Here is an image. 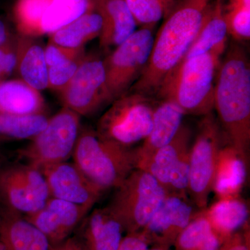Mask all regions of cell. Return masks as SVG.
<instances>
[{"mask_svg": "<svg viewBox=\"0 0 250 250\" xmlns=\"http://www.w3.org/2000/svg\"><path fill=\"white\" fill-rule=\"evenodd\" d=\"M211 1L181 0L164 18L154 36L147 65L128 92L156 98L196 37Z\"/></svg>", "mask_w": 250, "mask_h": 250, "instance_id": "cell-1", "label": "cell"}, {"mask_svg": "<svg viewBox=\"0 0 250 250\" xmlns=\"http://www.w3.org/2000/svg\"><path fill=\"white\" fill-rule=\"evenodd\" d=\"M214 110L228 143L248 160L250 144V64L246 51L236 42L229 46L218 66Z\"/></svg>", "mask_w": 250, "mask_h": 250, "instance_id": "cell-2", "label": "cell"}, {"mask_svg": "<svg viewBox=\"0 0 250 250\" xmlns=\"http://www.w3.org/2000/svg\"><path fill=\"white\" fill-rule=\"evenodd\" d=\"M223 54L212 51L182 62L156 98L172 100L185 115L202 117L214 111L215 79Z\"/></svg>", "mask_w": 250, "mask_h": 250, "instance_id": "cell-3", "label": "cell"}, {"mask_svg": "<svg viewBox=\"0 0 250 250\" xmlns=\"http://www.w3.org/2000/svg\"><path fill=\"white\" fill-rule=\"evenodd\" d=\"M72 157L82 173L104 192L117 188L135 169L134 149L103 139L86 126L81 128Z\"/></svg>", "mask_w": 250, "mask_h": 250, "instance_id": "cell-4", "label": "cell"}, {"mask_svg": "<svg viewBox=\"0 0 250 250\" xmlns=\"http://www.w3.org/2000/svg\"><path fill=\"white\" fill-rule=\"evenodd\" d=\"M158 101L144 94L127 92L111 103L99 119L95 131L103 139L131 148L150 132Z\"/></svg>", "mask_w": 250, "mask_h": 250, "instance_id": "cell-5", "label": "cell"}, {"mask_svg": "<svg viewBox=\"0 0 250 250\" xmlns=\"http://www.w3.org/2000/svg\"><path fill=\"white\" fill-rule=\"evenodd\" d=\"M167 195L151 174L134 169L117 188L108 206L127 233L142 232Z\"/></svg>", "mask_w": 250, "mask_h": 250, "instance_id": "cell-6", "label": "cell"}, {"mask_svg": "<svg viewBox=\"0 0 250 250\" xmlns=\"http://www.w3.org/2000/svg\"><path fill=\"white\" fill-rule=\"evenodd\" d=\"M225 139L214 113L202 116L190 149L188 195L199 210L208 207L217 163Z\"/></svg>", "mask_w": 250, "mask_h": 250, "instance_id": "cell-7", "label": "cell"}, {"mask_svg": "<svg viewBox=\"0 0 250 250\" xmlns=\"http://www.w3.org/2000/svg\"><path fill=\"white\" fill-rule=\"evenodd\" d=\"M81 117L62 107L26 147L20 155L28 165L42 171L49 166L67 161L72 157L81 128Z\"/></svg>", "mask_w": 250, "mask_h": 250, "instance_id": "cell-8", "label": "cell"}, {"mask_svg": "<svg viewBox=\"0 0 250 250\" xmlns=\"http://www.w3.org/2000/svg\"><path fill=\"white\" fill-rule=\"evenodd\" d=\"M154 27H141L104 58L110 103L127 93L146 68L154 42Z\"/></svg>", "mask_w": 250, "mask_h": 250, "instance_id": "cell-9", "label": "cell"}, {"mask_svg": "<svg viewBox=\"0 0 250 250\" xmlns=\"http://www.w3.org/2000/svg\"><path fill=\"white\" fill-rule=\"evenodd\" d=\"M191 129L182 125L173 139L150 156L135 162L140 169L152 176L167 194L188 197L189 159Z\"/></svg>", "mask_w": 250, "mask_h": 250, "instance_id": "cell-10", "label": "cell"}, {"mask_svg": "<svg viewBox=\"0 0 250 250\" xmlns=\"http://www.w3.org/2000/svg\"><path fill=\"white\" fill-rule=\"evenodd\" d=\"M59 96L62 107L81 117L91 116L111 104L103 57L95 52H86L76 73Z\"/></svg>", "mask_w": 250, "mask_h": 250, "instance_id": "cell-11", "label": "cell"}, {"mask_svg": "<svg viewBox=\"0 0 250 250\" xmlns=\"http://www.w3.org/2000/svg\"><path fill=\"white\" fill-rule=\"evenodd\" d=\"M50 197L43 174L28 164L3 166L0 168V203L20 214L40 209Z\"/></svg>", "mask_w": 250, "mask_h": 250, "instance_id": "cell-12", "label": "cell"}, {"mask_svg": "<svg viewBox=\"0 0 250 250\" xmlns=\"http://www.w3.org/2000/svg\"><path fill=\"white\" fill-rule=\"evenodd\" d=\"M195 207L188 197L167 194L139 234L148 245L170 249L179 235L197 214Z\"/></svg>", "mask_w": 250, "mask_h": 250, "instance_id": "cell-13", "label": "cell"}, {"mask_svg": "<svg viewBox=\"0 0 250 250\" xmlns=\"http://www.w3.org/2000/svg\"><path fill=\"white\" fill-rule=\"evenodd\" d=\"M50 197L93 208L104 192L82 173L73 162L49 166L41 171Z\"/></svg>", "mask_w": 250, "mask_h": 250, "instance_id": "cell-14", "label": "cell"}, {"mask_svg": "<svg viewBox=\"0 0 250 250\" xmlns=\"http://www.w3.org/2000/svg\"><path fill=\"white\" fill-rule=\"evenodd\" d=\"M92 208L50 197L45 205L24 218L43 233L51 245L58 246L84 220Z\"/></svg>", "mask_w": 250, "mask_h": 250, "instance_id": "cell-15", "label": "cell"}, {"mask_svg": "<svg viewBox=\"0 0 250 250\" xmlns=\"http://www.w3.org/2000/svg\"><path fill=\"white\" fill-rule=\"evenodd\" d=\"M103 20L99 36L100 48L116 47L136 31L137 23L125 0H92Z\"/></svg>", "mask_w": 250, "mask_h": 250, "instance_id": "cell-16", "label": "cell"}, {"mask_svg": "<svg viewBox=\"0 0 250 250\" xmlns=\"http://www.w3.org/2000/svg\"><path fill=\"white\" fill-rule=\"evenodd\" d=\"M47 237L24 215L0 208V250H52Z\"/></svg>", "mask_w": 250, "mask_h": 250, "instance_id": "cell-17", "label": "cell"}, {"mask_svg": "<svg viewBox=\"0 0 250 250\" xmlns=\"http://www.w3.org/2000/svg\"><path fill=\"white\" fill-rule=\"evenodd\" d=\"M158 100L152 129L142 144L134 149L135 162L168 144L183 125L185 114L177 104L168 99Z\"/></svg>", "mask_w": 250, "mask_h": 250, "instance_id": "cell-18", "label": "cell"}, {"mask_svg": "<svg viewBox=\"0 0 250 250\" xmlns=\"http://www.w3.org/2000/svg\"><path fill=\"white\" fill-rule=\"evenodd\" d=\"M228 36L224 0H212L206 11L196 37L180 63L212 51L225 53Z\"/></svg>", "mask_w": 250, "mask_h": 250, "instance_id": "cell-19", "label": "cell"}, {"mask_svg": "<svg viewBox=\"0 0 250 250\" xmlns=\"http://www.w3.org/2000/svg\"><path fill=\"white\" fill-rule=\"evenodd\" d=\"M45 45L39 37L18 34L17 61L14 75L34 89L47 88L48 66Z\"/></svg>", "mask_w": 250, "mask_h": 250, "instance_id": "cell-20", "label": "cell"}, {"mask_svg": "<svg viewBox=\"0 0 250 250\" xmlns=\"http://www.w3.org/2000/svg\"><path fill=\"white\" fill-rule=\"evenodd\" d=\"M86 217L83 233L85 250H118L124 229L108 207L91 210Z\"/></svg>", "mask_w": 250, "mask_h": 250, "instance_id": "cell-21", "label": "cell"}, {"mask_svg": "<svg viewBox=\"0 0 250 250\" xmlns=\"http://www.w3.org/2000/svg\"><path fill=\"white\" fill-rule=\"evenodd\" d=\"M247 163L228 143L220 149L213 192L219 199L238 197L247 178Z\"/></svg>", "mask_w": 250, "mask_h": 250, "instance_id": "cell-22", "label": "cell"}, {"mask_svg": "<svg viewBox=\"0 0 250 250\" xmlns=\"http://www.w3.org/2000/svg\"><path fill=\"white\" fill-rule=\"evenodd\" d=\"M46 111L41 92L20 79H9L0 83V114H32Z\"/></svg>", "mask_w": 250, "mask_h": 250, "instance_id": "cell-23", "label": "cell"}, {"mask_svg": "<svg viewBox=\"0 0 250 250\" xmlns=\"http://www.w3.org/2000/svg\"><path fill=\"white\" fill-rule=\"evenodd\" d=\"M204 210L213 231L223 243L248 225L249 207L238 197L219 199Z\"/></svg>", "mask_w": 250, "mask_h": 250, "instance_id": "cell-24", "label": "cell"}, {"mask_svg": "<svg viewBox=\"0 0 250 250\" xmlns=\"http://www.w3.org/2000/svg\"><path fill=\"white\" fill-rule=\"evenodd\" d=\"M103 27V20L93 9L72 22L49 34V41L70 48H82L98 38Z\"/></svg>", "mask_w": 250, "mask_h": 250, "instance_id": "cell-25", "label": "cell"}, {"mask_svg": "<svg viewBox=\"0 0 250 250\" xmlns=\"http://www.w3.org/2000/svg\"><path fill=\"white\" fill-rule=\"evenodd\" d=\"M197 212L177 237L174 250H218L223 244L212 228L205 210Z\"/></svg>", "mask_w": 250, "mask_h": 250, "instance_id": "cell-26", "label": "cell"}, {"mask_svg": "<svg viewBox=\"0 0 250 250\" xmlns=\"http://www.w3.org/2000/svg\"><path fill=\"white\" fill-rule=\"evenodd\" d=\"M93 9L92 0H52L41 21L42 35L52 34Z\"/></svg>", "mask_w": 250, "mask_h": 250, "instance_id": "cell-27", "label": "cell"}, {"mask_svg": "<svg viewBox=\"0 0 250 250\" xmlns=\"http://www.w3.org/2000/svg\"><path fill=\"white\" fill-rule=\"evenodd\" d=\"M49 117L46 113L0 114V136L9 141L34 139L45 127Z\"/></svg>", "mask_w": 250, "mask_h": 250, "instance_id": "cell-28", "label": "cell"}, {"mask_svg": "<svg viewBox=\"0 0 250 250\" xmlns=\"http://www.w3.org/2000/svg\"><path fill=\"white\" fill-rule=\"evenodd\" d=\"M52 0H17L14 5V18L18 34L40 37L41 21Z\"/></svg>", "mask_w": 250, "mask_h": 250, "instance_id": "cell-29", "label": "cell"}, {"mask_svg": "<svg viewBox=\"0 0 250 250\" xmlns=\"http://www.w3.org/2000/svg\"><path fill=\"white\" fill-rule=\"evenodd\" d=\"M137 25L154 27L164 20L181 0H125Z\"/></svg>", "mask_w": 250, "mask_h": 250, "instance_id": "cell-30", "label": "cell"}, {"mask_svg": "<svg viewBox=\"0 0 250 250\" xmlns=\"http://www.w3.org/2000/svg\"><path fill=\"white\" fill-rule=\"evenodd\" d=\"M225 17L228 35L235 41H248L250 39V8L236 7L225 9Z\"/></svg>", "mask_w": 250, "mask_h": 250, "instance_id": "cell-31", "label": "cell"}, {"mask_svg": "<svg viewBox=\"0 0 250 250\" xmlns=\"http://www.w3.org/2000/svg\"><path fill=\"white\" fill-rule=\"evenodd\" d=\"M85 53L61 65L49 67L47 88L60 93L76 73Z\"/></svg>", "mask_w": 250, "mask_h": 250, "instance_id": "cell-32", "label": "cell"}, {"mask_svg": "<svg viewBox=\"0 0 250 250\" xmlns=\"http://www.w3.org/2000/svg\"><path fill=\"white\" fill-rule=\"evenodd\" d=\"M85 53V47L70 48L57 45L48 41L45 46V54L47 66L61 65Z\"/></svg>", "mask_w": 250, "mask_h": 250, "instance_id": "cell-33", "label": "cell"}, {"mask_svg": "<svg viewBox=\"0 0 250 250\" xmlns=\"http://www.w3.org/2000/svg\"><path fill=\"white\" fill-rule=\"evenodd\" d=\"M249 225L223 242L218 250H250Z\"/></svg>", "mask_w": 250, "mask_h": 250, "instance_id": "cell-34", "label": "cell"}, {"mask_svg": "<svg viewBox=\"0 0 250 250\" xmlns=\"http://www.w3.org/2000/svg\"><path fill=\"white\" fill-rule=\"evenodd\" d=\"M118 250H149V248L139 233H127L123 237Z\"/></svg>", "mask_w": 250, "mask_h": 250, "instance_id": "cell-35", "label": "cell"}, {"mask_svg": "<svg viewBox=\"0 0 250 250\" xmlns=\"http://www.w3.org/2000/svg\"><path fill=\"white\" fill-rule=\"evenodd\" d=\"M52 250H85L84 246L75 239H68L52 248Z\"/></svg>", "mask_w": 250, "mask_h": 250, "instance_id": "cell-36", "label": "cell"}, {"mask_svg": "<svg viewBox=\"0 0 250 250\" xmlns=\"http://www.w3.org/2000/svg\"><path fill=\"white\" fill-rule=\"evenodd\" d=\"M13 34L14 32L11 31L8 23L0 18V47L4 45Z\"/></svg>", "mask_w": 250, "mask_h": 250, "instance_id": "cell-37", "label": "cell"}, {"mask_svg": "<svg viewBox=\"0 0 250 250\" xmlns=\"http://www.w3.org/2000/svg\"><path fill=\"white\" fill-rule=\"evenodd\" d=\"M225 9L236 7L250 8V0H224Z\"/></svg>", "mask_w": 250, "mask_h": 250, "instance_id": "cell-38", "label": "cell"}, {"mask_svg": "<svg viewBox=\"0 0 250 250\" xmlns=\"http://www.w3.org/2000/svg\"><path fill=\"white\" fill-rule=\"evenodd\" d=\"M4 45L0 47V83L6 80L4 75Z\"/></svg>", "mask_w": 250, "mask_h": 250, "instance_id": "cell-39", "label": "cell"}, {"mask_svg": "<svg viewBox=\"0 0 250 250\" xmlns=\"http://www.w3.org/2000/svg\"><path fill=\"white\" fill-rule=\"evenodd\" d=\"M5 160H6V158H5L4 154L0 152V168L5 165Z\"/></svg>", "mask_w": 250, "mask_h": 250, "instance_id": "cell-40", "label": "cell"}, {"mask_svg": "<svg viewBox=\"0 0 250 250\" xmlns=\"http://www.w3.org/2000/svg\"><path fill=\"white\" fill-rule=\"evenodd\" d=\"M149 250H170L168 248H161V247H155L153 246L152 248L149 249Z\"/></svg>", "mask_w": 250, "mask_h": 250, "instance_id": "cell-41", "label": "cell"}, {"mask_svg": "<svg viewBox=\"0 0 250 250\" xmlns=\"http://www.w3.org/2000/svg\"><path fill=\"white\" fill-rule=\"evenodd\" d=\"M9 140L6 139V138L3 137V136H0V144H2V143L9 142Z\"/></svg>", "mask_w": 250, "mask_h": 250, "instance_id": "cell-42", "label": "cell"}]
</instances>
